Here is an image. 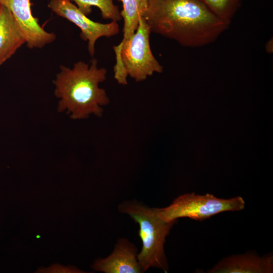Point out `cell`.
Masks as SVG:
<instances>
[{
    "label": "cell",
    "instance_id": "cell-12",
    "mask_svg": "<svg viewBox=\"0 0 273 273\" xmlns=\"http://www.w3.org/2000/svg\"><path fill=\"white\" fill-rule=\"evenodd\" d=\"M75 3L79 10L86 16L92 12V7H97L101 11L103 19L117 22L122 19L118 7L113 0H69Z\"/></svg>",
    "mask_w": 273,
    "mask_h": 273
},
{
    "label": "cell",
    "instance_id": "cell-2",
    "mask_svg": "<svg viewBox=\"0 0 273 273\" xmlns=\"http://www.w3.org/2000/svg\"><path fill=\"white\" fill-rule=\"evenodd\" d=\"M60 70L53 81L55 95L60 99L58 111H66L73 119L102 116V106L109 103L105 90L99 87L106 79V69L99 68L97 60L93 59L90 65L79 61L72 69L61 65Z\"/></svg>",
    "mask_w": 273,
    "mask_h": 273
},
{
    "label": "cell",
    "instance_id": "cell-13",
    "mask_svg": "<svg viewBox=\"0 0 273 273\" xmlns=\"http://www.w3.org/2000/svg\"><path fill=\"white\" fill-rule=\"evenodd\" d=\"M216 17L229 25L241 0H200Z\"/></svg>",
    "mask_w": 273,
    "mask_h": 273
},
{
    "label": "cell",
    "instance_id": "cell-1",
    "mask_svg": "<svg viewBox=\"0 0 273 273\" xmlns=\"http://www.w3.org/2000/svg\"><path fill=\"white\" fill-rule=\"evenodd\" d=\"M143 17L151 32L192 48L214 41L229 26L200 0H148Z\"/></svg>",
    "mask_w": 273,
    "mask_h": 273
},
{
    "label": "cell",
    "instance_id": "cell-3",
    "mask_svg": "<svg viewBox=\"0 0 273 273\" xmlns=\"http://www.w3.org/2000/svg\"><path fill=\"white\" fill-rule=\"evenodd\" d=\"M120 211L129 214L139 224V235L143 247L137 259L142 271L151 267L167 271L168 265L164 244L175 221L167 222L158 215V208H150L139 204L126 203Z\"/></svg>",
    "mask_w": 273,
    "mask_h": 273
},
{
    "label": "cell",
    "instance_id": "cell-14",
    "mask_svg": "<svg viewBox=\"0 0 273 273\" xmlns=\"http://www.w3.org/2000/svg\"><path fill=\"white\" fill-rule=\"evenodd\" d=\"M39 271L41 272H79V270L75 268L74 267H66L64 266H61L59 264H54L51 267L48 268L41 269Z\"/></svg>",
    "mask_w": 273,
    "mask_h": 273
},
{
    "label": "cell",
    "instance_id": "cell-10",
    "mask_svg": "<svg viewBox=\"0 0 273 273\" xmlns=\"http://www.w3.org/2000/svg\"><path fill=\"white\" fill-rule=\"evenodd\" d=\"M25 43L12 13L0 4V66Z\"/></svg>",
    "mask_w": 273,
    "mask_h": 273
},
{
    "label": "cell",
    "instance_id": "cell-4",
    "mask_svg": "<svg viewBox=\"0 0 273 273\" xmlns=\"http://www.w3.org/2000/svg\"><path fill=\"white\" fill-rule=\"evenodd\" d=\"M245 204L240 196L223 199L208 193L202 195L185 194L176 198L169 206L158 208V215L167 222L181 217L202 221L220 212L241 210Z\"/></svg>",
    "mask_w": 273,
    "mask_h": 273
},
{
    "label": "cell",
    "instance_id": "cell-6",
    "mask_svg": "<svg viewBox=\"0 0 273 273\" xmlns=\"http://www.w3.org/2000/svg\"><path fill=\"white\" fill-rule=\"evenodd\" d=\"M48 7L57 15L80 28V36L83 40L88 41V51L92 56L95 53L96 42L100 37H109L119 33L117 22L104 24L92 21L69 0H51Z\"/></svg>",
    "mask_w": 273,
    "mask_h": 273
},
{
    "label": "cell",
    "instance_id": "cell-11",
    "mask_svg": "<svg viewBox=\"0 0 273 273\" xmlns=\"http://www.w3.org/2000/svg\"><path fill=\"white\" fill-rule=\"evenodd\" d=\"M118 1L122 3L123 9L120 14L124 20V25L123 39L118 45L113 47L116 62L120 61L121 49L135 33L148 6V0Z\"/></svg>",
    "mask_w": 273,
    "mask_h": 273
},
{
    "label": "cell",
    "instance_id": "cell-9",
    "mask_svg": "<svg viewBox=\"0 0 273 273\" xmlns=\"http://www.w3.org/2000/svg\"><path fill=\"white\" fill-rule=\"evenodd\" d=\"M93 268L106 273H138L142 271L134 246L125 240L117 243L113 253L97 260Z\"/></svg>",
    "mask_w": 273,
    "mask_h": 273
},
{
    "label": "cell",
    "instance_id": "cell-7",
    "mask_svg": "<svg viewBox=\"0 0 273 273\" xmlns=\"http://www.w3.org/2000/svg\"><path fill=\"white\" fill-rule=\"evenodd\" d=\"M0 4L12 13L29 48H42L55 40L56 34L44 30L33 16L30 0H0Z\"/></svg>",
    "mask_w": 273,
    "mask_h": 273
},
{
    "label": "cell",
    "instance_id": "cell-5",
    "mask_svg": "<svg viewBox=\"0 0 273 273\" xmlns=\"http://www.w3.org/2000/svg\"><path fill=\"white\" fill-rule=\"evenodd\" d=\"M150 27L142 17L131 38L122 48L120 61L128 76L136 82L145 80L154 73H161L162 66L154 56L150 47Z\"/></svg>",
    "mask_w": 273,
    "mask_h": 273
},
{
    "label": "cell",
    "instance_id": "cell-15",
    "mask_svg": "<svg viewBox=\"0 0 273 273\" xmlns=\"http://www.w3.org/2000/svg\"><path fill=\"white\" fill-rule=\"evenodd\" d=\"M272 43V39H271V40H270L269 41H268L266 43V51L269 52V53H271V51H272V49H271V47H272V45L271 46V44Z\"/></svg>",
    "mask_w": 273,
    "mask_h": 273
},
{
    "label": "cell",
    "instance_id": "cell-8",
    "mask_svg": "<svg viewBox=\"0 0 273 273\" xmlns=\"http://www.w3.org/2000/svg\"><path fill=\"white\" fill-rule=\"evenodd\" d=\"M272 255L259 256L252 253L230 256L222 259L207 271L210 273H270Z\"/></svg>",
    "mask_w": 273,
    "mask_h": 273
}]
</instances>
